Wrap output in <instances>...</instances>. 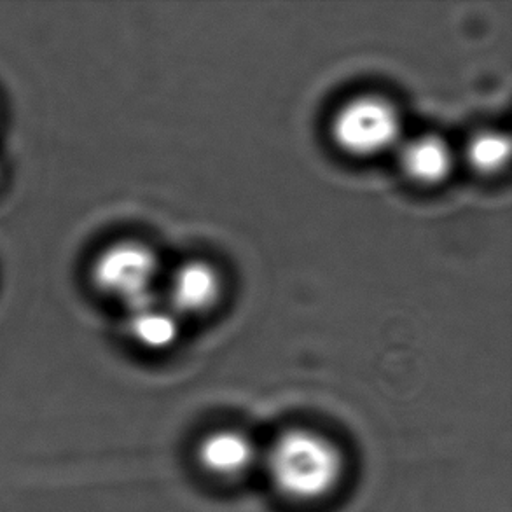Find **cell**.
Wrapping results in <instances>:
<instances>
[{"mask_svg": "<svg viewBox=\"0 0 512 512\" xmlns=\"http://www.w3.org/2000/svg\"><path fill=\"white\" fill-rule=\"evenodd\" d=\"M261 465L271 485L285 499L317 502L340 486L343 455L329 437L315 430L292 429L264 451Z\"/></svg>", "mask_w": 512, "mask_h": 512, "instance_id": "cell-1", "label": "cell"}, {"mask_svg": "<svg viewBox=\"0 0 512 512\" xmlns=\"http://www.w3.org/2000/svg\"><path fill=\"white\" fill-rule=\"evenodd\" d=\"M160 261L140 242H119L102 250L91 266V282L98 291L119 299L126 308L154 298Z\"/></svg>", "mask_w": 512, "mask_h": 512, "instance_id": "cell-2", "label": "cell"}, {"mask_svg": "<svg viewBox=\"0 0 512 512\" xmlns=\"http://www.w3.org/2000/svg\"><path fill=\"white\" fill-rule=\"evenodd\" d=\"M401 135V119L392 104L362 97L341 107L333 121L334 142L341 151L367 158L385 153Z\"/></svg>", "mask_w": 512, "mask_h": 512, "instance_id": "cell-3", "label": "cell"}, {"mask_svg": "<svg viewBox=\"0 0 512 512\" xmlns=\"http://www.w3.org/2000/svg\"><path fill=\"white\" fill-rule=\"evenodd\" d=\"M201 467L221 479L242 478L261 464L263 453L252 437L240 430L222 429L208 434L198 446Z\"/></svg>", "mask_w": 512, "mask_h": 512, "instance_id": "cell-4", "label": "cell"}, {"mask_svg": "<svg viewBox=\"0 0 512 512\" xmlns=\"http://www.w3.org/2000/svg\"><path fill=\"white\" fill-rule=\"evenodd\" d=\"M168 294L175 315L207 312L221 296V278L210 264L189 261L173 273Z\"/></svg>", "mask_w": 512, "mask_h": 512, "instance_id": "cell-5", "label": "cell"}, {"mask_svg": "<svg viewBox=\"0 0 512 512\" xmlns=\"http://www.w3.org/2000/svg\"><path fill=\"white\" fill-rule=\"evenodd\" d=\"M126 329L135 343L147 350H167L179 338V322L170 308L149 298L128 308Z\"/></svg>", "mask_w": 512, "mask_h": 512, "instance_id": "cell-6", "label": "cell"}, {"mask_svg": "<svg viewBox=\"0 0 512 512\" xmlns=\"http://www.w3.org/2000/svg\"><path fill=\"white\" fill-rule=\"evenodd\" d=\"M402 170L418 184H439L450 175L453 156L439 137L423 135L408 142L401 154Z\"/></svg>", "mask_w": 512, "mask_h": 512, "instance_id": "cell-7", "label": "cell"}, {"mask_svg": "<svg viewBox=\"0 0 512 512\" xmlns=\"http://www.w3.org/2000/svg\"><path fill=\"white\" fill-rule=\"evenodd\" d=\"M511 154V144L506 135L495 132L479 133L467 149V158L472 167L481 173H495L506 167Z\"/></svg>", "mask_w": 512, "mask_h": 512, "instance_id": "cell-8", "label": "cell"}]
</instances>
